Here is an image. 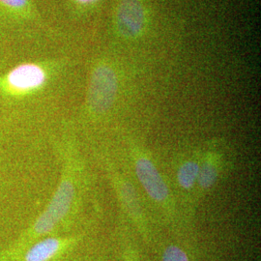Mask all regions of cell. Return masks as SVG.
Masks as SVG:
<instances>
[{"instance_id": "obj_1", "label": "cell", "mask_w": 261, "mask_h": 261, "mask_svg": "<svg viewBox=\"0 0 261 261\" xmlns=\"http://www.w3.org/2000/svg\"><path fill=\"white\" fill-rule=\"evenodd\" d=\"M124 143L135 174L146 196L162 214L168 219H174L176 214L174 196L167 180L152 158L149 150L139 140L130 137L124 139Z\"/></svg>"}, {"instance_id": "obj_2", "label": "cell", "mask_w": 261, "mask_h": 261, "mask_svg": "<svg viewBox=\"0 0 261 261\" xmlns=\"http://www.w3.org/2000/svg\"><path fill=\"white\" fill-rule=\"evenodd\" d=\"M105 173L118 199L122 211L143 236H150L148 218L142 207L137 189L108 154L101 155Z\"/></svg>"}, {"instance_id": "obj_3", "label": "cell", "mask_w": 261, "mask_h": 261, "mask_svg": "<svg viewBox=\"0 0 261 261\" xmlns=\"http://www.w3.org/2000/svg\"><path fill=\"white\" fill-rule=\"evenodd\" d=\"M73 171L74 170L72 165H69L66 168L64 176L57 187L55 195L51 197L46 210L35 221L31 232L29 233L28 242L25 243V245L20 250L28 246L32 239H37L53 232L56 229V226L70 213L76 194V188L74 180L75 174Z\"/></svg>"}, {"instance_id": "obj_4", "label": "cell", "mask_w": 261, "mask_h": 261, "mask_svg": "<svg viewBox=\"0 0 261 261\" xmlns=\"http://www.w3.org/2000/svg\"><path fill=\"white\" fill-rule=\"evenodd\" d=\"M118 94V77L112 66L101 63L94 68L88 94L87 107L95 116L111 112Z\"/></svg>"}, {"instance_id": "obj_5", "label": "cell", "mask_w": 261, "mask_h": 261, "mask_svg": "<svg viewBox=\"0 0 261 261\" xmlns=\"http://www.w3.org/2000/svg\"><path fill=\"white\" fill-rule=\"evenodd\" d=\"M224 170V153L218 141L210 142L201 149L199 172L195 195L201 198L214 189Z\"/></svg>"}, {"instance_id": "obj_6", "label": "cell", "mask_w": 261, "mask_h": 261, "mask_svg": "<svg viewBox=\"0 0 261 261\" xmlns=\"http://www.w3.org/2000/svg\"><path fill=\"white\" fill-rule=\"evenodd\" d=\"M47 72L37 63L16 66L4 76V85L14 94H27L40 89L47 82Z\"/></svg>"}, {"instance_id": "obj_7", "label": "cell", "mask_w": 261, "mask_h": 261, "mask_svg": "<svg viewBox=\"0 0 261 261\" xmlns=\"http://www.w3.org/2000/svg\"><path fill=\"white\" fill-rule=\"evenodd\" d=\"M72 239L59 237H45L29 244L25 248L8 257L0 258L2 261H51L58 256Z\"/></svg>"}, {"instance_id": "obj_8", "label": "cell", "mask_w": 261, "mask_h": 261, "mask_svg": "<svg viewBox=\"0 0 261 261\" xmlns=\"http://www.w3.org/2000/svg\"><path fill=\"white\" fill-rule=\"evenodd\" d=\"M116 24L123 37H139L145 27V12L140 0H121L117 14Z\"/></svg>"}, {"instance_id": "obj_9", "label": "cell", "mask_w": 261, "mask_h": 261, "mask_svg": "<svg viewBox=\"0 0 261 261\" xmlns=\"http://www.w3.org/2000/svg\"><path fill=\"white\" fill-rule=\"evenodd\" d=\"M201 149H196L180 160L176 168V182L184 193H194L199 172Z\"/></svg>"}, {"instance_id": "obj_10", "label": "cell", "mask_w": 261, "mask_h": 261, "mask_svg": "<svg viewBox=\"0 0 261 261\" xmlns=\"http://www.w3.org/2000/svg\"><path fill=\"white\" fill-rule=\"evenodd\" d=\"M0 10L14 18L25 19L31 14L30 0H0Z\"/></svg>"}, {"instance_id": "obj_11", "label": "cell", "mask_w": 261, "mask_h": 261, "mask_svg": "<svg viewBox=\"0 0 261 261\" xmlns=\"http://www.w3.org/2000/svg\"><path fill=\"white\" fill-rule=\"evenodd\" d=\"M162 261H190L187 252L176 245H169L163 252Z\"/></svg>"}, {"instance_id": "obj_12", "label": "cell", "mask_w": 261, "mask_h": 261, "mask_svg": "<svg viewBox=\"0 0 261 261\" xmlns=\"http://www.w3.org/2000/svg\"><path fill=\"white\" fill-rule=\"evenodd\" d=\"M125 261H137V254L135 251L132 250V248H127V251L125 253Z\"/></svg>"}, {"instance_id": "obj_13", "label": "cell", "mask_w": 261, "mask_h": 261, "mask_svg": "<svg viewBox=\"0 0 261 261\" xmlns=\"http://www.w3.org/2000/svg\"><path fill=\"white\" fill-rule=\"evenodd\" d=\"M75 1L80 5H87V4L93 3L96 0H75Z\"/></svg>"}]
</instances>
